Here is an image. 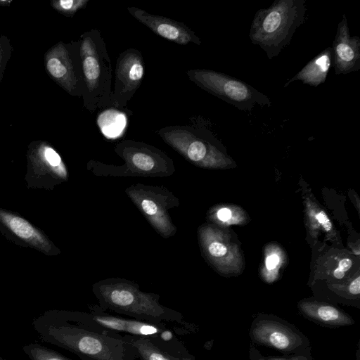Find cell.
<instances>
[{
	"label": "cell",
	"instance_id": "6da1fadb",
	"mask_svg": "<svg viewBox=\"0 0 360 360\" xmlns=\"http://www.w3.org/2000/svg\"><path fill=\"white\" fill-rule=\"evenodd\" d=\"M44 342L66 349L82 360H139L134 347L119 333L102 327L89 313L47 310L32 321Z\"/></svg>",
	"mask_w": 360,
	"mask_h": 360
},
{
	"label": "cell",
	"instance_id": "7a4b0ae2",
	"mask_svg": "<svg viewBox=\"0 0 360 360\" xmlns=\"http://www.w3.org/2000/svg\"><path fill=\"white\" fill-rule=\"evenodd\" d=\"M99 307L138 321L157 325L173 326L195 333L197 326L187 322L182 314L167 308L150 294L141 292L135 287L127 285H107L96 290Z\"/></svg>",
	"mask_w": 360,
	"mask_h": 360
},
{
	"label": "cell",
	"instance_id": "3957f363",
	"mask_svg": "<svg viewBox=\"0 0 360 360\" xmlns=\"http://www.w3.org/2000/svg\"><path fill=\"white\" fill-rule=\"evenodd\" d=\"M306 11L305 0H275L269 8L258 10L249 33L252 43L269 60L276 57L304 24Z\"/></svg>",
	"mask_w": 360,
	"mask_h": 360
},
{
	"label": "cell",
	"instance_id": "277c9868",
	"mask_svg": "<svg viewBox=\"0 0 360 360\" xmlns=\"http://www.w3.org/2000/svg\"><path fill=\"white\" fill-rule=\"evenodd\" d=\"M84 79V101L94 110L111 101V64L105 44L96 30L85 33L79 45Z\"/></svg>",
	"mask_w": 360,
	"mask_h": 360
},
{
	"label": "cell",
	"instance_id": "5b68a950",
	"mask_svg": "<svg viewBox=\"0 0 360 360\" xmlns=\"http://www.w3.org/2000/svg\"><path fill=\"white\" fill-rule=\"evenodd\" d=\"M187 75L198 86L241 110L250 112L255 104L271 106V99L250 84L214 70L195 69Z\"/></svg>",
	"mask_w": 360,
	"mask_h": 360
},
{
	"label": "cell",
	"instance_id": "8992f818",
	"mask_svg": "<svg viewBox=\"0 0 360 360\" xmlns=\"http://www.w3.org/2000/svg\"><path fill=\"white\" fill-rule=\"evenodd\" d=\"M73 45L62 41L51 47L44 54V66L50 77L71 96L84 92L81 60L75 56Z\"/></svg>",
	"mask_w": 360,
	"mask_h": 360
},
{
	"label": "cell",
	"instance_id": "52a82bcc",
	"mask_svg": "<svg viewBox=\"0 0 360 360\" xmlns=\"http://www.w3.org/2000/svg\"><path fill=\"white\" fill-rule=\"evenodd\" d=\"M89 308L90 316L103 328L117 333L122 332L132 335L148 337L155 345L174 356L181 353L172 345L163 342L160 335L167 328H172L179 335H186L182 330L169 326L168 324L157 325L131 318L127 319L112 315L96 304L89 305Z\"/></svg>",
	"mask_w": 360,
	"mask_h": 360
},
{
	"label": "cell",
	"instance_id": "ba28073f",
	"mask_svg": "<svg viewBox=\"0 0 360 360\" xmlns=\"http://www.w3.org/2000/svg\"><path fill=\"white\" fill-rule=\"evenodd\" d=\"M264 314L258 316L252 323L250 335L255 342L284 351L295 352L308 345L305 337L283 320Z\"/></svg>",
	"mask_w": 360,
	"mask_h": 360
},
{
	"label": "cell",
	"instance_id": "9c48e42d",
	"mask_svg": "<svg viewBox=\"0 0 360 360\" xmlns=\"http://www.w3.org/2000/svg\"><path fill=\"white\" fill-rule=\"evenodd\" d=\"M143 75V61L139 51L129 49L123 52L117 62L111 101L117 106H124L140 86Z\"/></svg>",
	"mask_w": 360,
	"mask_h": 360
},
{
	"label": "cell",
	"instance_id": "30bf717a",
	"mask_svg": "<svg viewBox=\"0 0 360 360\" xmlns=\"http://www.w3.org/2000/svg\"><path fill=\"white\" fill-rule=\"evenodd\" d=\"M163 139L170 146L195 162L214 161L222 154L195 131L183 128L162 129L160 131Z\"/></svg>",
	"mask_w": 360,
	"mask_h": 360
},
{
	"label": "cell",
	"instance_id": "8fae6325",
	"mask_svg": "<svg viewBox=\"0 0 360 360\" xmlns=\"http://www.w3.org/2000/svg\"><path fill=\"white\" fill-rule=\"evenodd\" d=\"M332 48V65L336 75H346L360 69V38L351 36L344 13L338 25Z\"/></svg>",
	"mask_w": 360,
	"mask_h": 360
},
{
	"label": "cell",
	"instance_id": "7c38bea8",
	"mask_svg": "<svg viewBox=\"0 0 360 360\" xmlns=\"http://www.w3.org/2000/svg\"><path fill=\"white\" fill-rule=\"evenodd\" d=\"M127 10L136 19L153 32L167 40L182 45L190 42L197 45L201 44L200 38L183 23L162 16L151 15L134 7H129Z\"/></svg>",
	"mask_w": 360,
	"mask_h": 360
},
{
	"label": "cell",
	"instance_id": "4fadbf2b",
	"mask_svg": "<svg viewBox=\"0 0 360 360\" xmlns=\"http://www.w3.org/2000/svg\"><path fill=\"white\" fill-rule=\"evenodd\" d=\"M331 65L332 48L329 46L309 61L300 71L285 83L283 87L295 81H301L303 84L316 87L325 82Z\"/></svg>",
	"mask_w": 360,
	"mask_h": 360
},
{
	"label": "cell",
	"instance_id": "5bb4252c",
	"mask_svg": "<svg viewBox=\"0 0 360 360\" xmlns=\"http://www.w3.org/2000/svg\"><path fill=\"white\" fill-rule=\"evenodd\" d=\"M300 309L306 317L325 326H342L354 323L347 314L330 304L303 302L300 304Z\"/></svg>",
	"mask_w": 360,
	"mask_h": 360
},
{
	"label": "cell",
	"instance_id": "9a60e30c",
	"mask_svg": "<svg viewBox=\"0 0 360 360\" xmlns=\"http://www.w3.org/2000/svg\"><path fill=\"white\" fill-rule=\"evenodd\" d=\"M124 338L143 360H180L155 345L148 337L126 334Z\"/></svg>",
	"mask_w": 360,
	"mask_h": 360
},
{
	"label": "cell",
	"instance_id": "2e32d148",
	"mask_svg": "<svg viewBox=\"0 0 360 360\" xmlns=\"http://www.w3.org/2000/svg\"><path fill=\"white\" fill-rule=\"evenodd\" d=\"M0 219L18 237L32 242L44 243L39 233L24 219L2 212H0Z\"/></svg>",
	"mask_w": 360,
	"mask_h": 360
},
{
	"label": "cell",
	"instance_id": "e0dca14e",
	"mask_svg": "<svg viewBox=\"0 0 360 360\" xmlns=\"http://www.w3.org/2000/svg\"><path fill=\"white\" fill-rule=\"evenodd\" d=\"M127 119L117 110H108L98 117V124L103 134L108 138L119 136L124 129Z\"/></svg>",
	"mask_w": 360,
	"mask_h": 360
},
{
	"label": "cell",
	"instance_id": "ac0fdd59",
	"mask_svg": "<svg viewBox=\"0 0 360 360\" xmlns=\"http://www.w3.org/2000/svg\"><path fill=\"white\" fill-rule=\"evenodd\" d=\"M22 351L30 360H72L38 343L25 345L22 347Z\"/></svg>",
	"mask_w": 360,
	"mask_h": 360
},
{
	"label": "cell",
	"instance_id": "d6986e66",
	"mask_svg": "<svg viewBox=\"0 0 360 360\" xmlns=\"http://www.w3.org/2000/svg\"><path fill=\"white\" fill-rule=\"evenodd\" d=\"M88 2L89 0H53L51 1V6L58 13L72 17Z\"/></svg>",
	"mask_w": 360,
	"mask_h": 360
},
{
	"label": "cell",
	"instance_id": "ffe728a7",
	"mask_svg": "<svg viewBox=\"0 0 360 360\" xmlns=\"http://www.w3.org/2000/svg\"><path fill=\"white\" fill-rule=\"evenodd\" d=\"M13 49L6 35L0 36V82L3 79L6 65L11 58Z\"/></svg>",
	"mask_w": 360,
	"mask_h": 360
},
{
	"label": "cell",
	"instance_id": "44dd1931",
	"mask_svg": "<svg viewBox=\"0 0 360 360\" xmlns=\"http://www.w3.org/2000/svg\"><path fill=\"white\" fill-rule=\"evenodd\" d=\"M131 162L136 168L146 172L153 169L155 165L154 159L150 155L142 152L134 153Z\"/></svg>",
	"mask_w": 360,
	"mask_h": 360
},
{
	"label": "cell",
	"instance_id": "7402d4cb",
	"mask_svg": "<svg viewBox=\"0 0 360 360\" xmlns=\"http://www.w3.org/2000/svg\"><path fill=\"white\" fill-rule=\"evenodd\" d=\"M208 250L214 257H222L227 252L226 247L219 242L212 243L208 247Z\"/></svg>",
	"mask_w": 360,
	"mask_h": 360
},
{
	"label": "cell",
	"instance_id": "603a6c76",
	"mask_svg": "<svg viewBox=\"0 0 360 360\" xmlns=\"http://www.w3.org/2000/svg\"><path fill=\"white\" fill-rule=\"evenodd\" d=\"M141 207L144 212L148 215L153 216L158 212V207L153 200L147 199L143 200Z\"/></svg>",
	"mask_w": 360,
	"mask_h": 360
},
{
	"label": "cell",
	"instance_id": "cb8c5ba5",
	"mask_svg": "<svg viewBox=\"0 0 360 360\" xmlns=\"http://www.w3.org/2000/svg\"><path fill=\"white\" fill-rule=\"evenodd\" d=\"M250 359L251 360H307L304 356H295L294 358L290 359H283V358H274V357H263L259 353L258 354H255L253 351L250 352Z\"/></svg>",
	"mask_w": 360,
	"mask_h": 360
},
{
	"label": "cell",
	"instance_id": "d4e9b609",
	"mask_svg": "<svg viewBox=\"0 0 360 360\" xmlns=\"http://www.w3.org/2000/svg\"><path fill=\"white\" fill-rule=\"evenodd\" d=\"M279 262V257L276 255L268 256L266 259V266L269 270L274 269Z\"/></svg>",
	"mask_w": 360,
	"mask_h": 360
},
{
	"label": "cell",
	"instance_id": "484cf974",
	"mask_svg": "<svg viewBox=\"0 0 360 360\" xmlns=\"http://www.w3.org/2000/svg\"><path fill=\"white\" fill-rule=\"evenodd\" d=\"M349 292L352 295H359L360 293V277L354 279L349 286Z\"/></svg>",
	"mask_w": 360,
	"mask_h": 360
},
{
	"label": "cell",
	"instance_id": "4316f807",
	"mask_svg": "<svg viewBox=\"0 0 360 360\" xmlns=\"http://www.w3.org/2000/svg\"><path fill=\"white\" fill-rule=\"evenodd\" d=\"M219 219L222 221H228L231 217V212L228 208H221L217 212Z\"/></svg>",
	"mask_w": 360,
	"mask_h": 360
},
{
	"label": "cell",
	"instance_id": "83f0119b",
	"mask_svg": "<svg viewBox=\"0 0 360 360\" xmlns=\"http://www.w3.org/2000/svg\"><path fill=\"white\" fill-rule=\"evenodd\" d=\"M316 219L319 220V223L321 224L325 227L326 230L330 229V228L331 227V224L328 219L327 218V216L324 213L319 212L316 215Z\"/></svg>",
	"mask_w": 360,
	"mask_h": 360
},
{
	"label": "cell",
	"instance_id": "f1b7e54d",
	"mask_svg": "<svg viewBox=\"0 0 360 360\" xmlns=\"http://www.w3.org/2000/svg\"><path fill=\"white\" fill-rule=\"evenodd\" d=\"M352 266V261L349 259L345 258L339 262V269L345 272L348 271Z\"/></svg>",
	"mask_w": 360,
	"mask_h": 360
},
{
	"label": "cell",
	"instance_id": "f546056e",
	"mask_svg": "<svg viewBox=\"0 0 360 360\" xmlns=\"http://www.w3.org/2000/svg\"><path fill=\"white\" fill-rule=\"evenodd\" d=\"M334 276L338 279H341L345 276V272L337 268L333 272Z\"/></svg>",
	"mask_w": 360,
	"mask_h": 360
},
{
	"label": "cell",
	"instance_id": "4dcf8cb0",
	"mask_svg": "<svg viewBox=\"0 0 360 360\" xmlns=\"http://www.w3.org/2000/svg\"><path fill=\"white\" fill-rule=\"evenodd\" d=\"M180 360H195V358L192 355H190L188 356L181 357Z\"/></svg>",
	"mask_w": 360,
	"mask_h": 360
},
{
	"label": "cell",
	"instance_id": "1f68e13d",
	"mask_svg": "<svg viewBox=\"0 0 360 360\" xmlns=\"http://www.w3.org/2000/svg\"><path fill=\"white\" fill-rule=\"evenodd\" d=\"M11 2V1H0V6H7Z\"/></svg>",
	"mask_w": 360,
	"mask_h": 360
},
{
	"label": "cell",
	"instance_id": "d6a6232c",
	"mask_svg": "<svg viewBox=\"0 0 360 360\" xmlns=\"http://www.w3.org/2000/svg\"><path fill=\"white\" fill-rule=\"evenodd\" d=\"M0 360H6V359H4V357H2L1 355H0Z\"/></svg>",
	"mask_w": 360,
	"mask_h": 360
},
{
	"label": "cell",
	"instance_id": "836d02e7",
	"mask_svg": "<svg viewBox=\"0 0 360 360\" xmlns=\"http://www.w3.org/2000/svg\"><path fill=\"white\" fill-rule=\"evenodd\" d=\"M139 360H143V359H141L140 358V359H139Z\"/></svg>",
	"mask_w": 360,
	"mask_h": 360
}]
</instances>
